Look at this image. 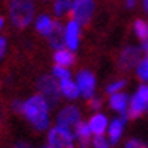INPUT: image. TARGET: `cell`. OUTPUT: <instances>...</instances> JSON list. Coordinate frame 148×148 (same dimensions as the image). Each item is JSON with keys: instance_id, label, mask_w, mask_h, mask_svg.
Returning <instances> with one entry per match:
<instances>
[{"instance_id": "cell-1", "label": "cell", "mask_w": 148, "mask_h": 148, "mask_svg": "<svg viewBox=\"0 0 148 148\" xmlns=\"http://www.w3.org/2000/svg\"><path fill=\"white\" fill-rule=\"evenodd\" d=\"M21 113L38 132H44L50 127V106L39 94L32 95L26 101H23Z\"/></svg>"}, {"instance_id": "cell-2", "label": "cell", "mask_w": 148, "mask_h": 148, "mask_svg": "<svg viewBox=\"0 0 148 148\" xmlns=\"http://www.w3.org/2000/svg\"><path fill=\"white\" fill-rule=\"evenodd\" d=\"M9 17L11 23L17 29L27 27L35 17V2L33 0H11Z\"/></svg>"}, {"instance_id": "cell-3", "label": "cell", "mask_w": 148, "mask_h": 148, "mask_svg": "<svg viewBox=\"0 0 148 148\" xmlns=\"http://www.w3.org/2000/svg\"><path fill=\"white\" fill-rule=\"evenodd\" d=\"M36 88L39 91V95H42L47 104L50 106V109L58 107V104L60 103V98H62L60 88H59V80H56L53 76H42L39 77Z\"/></svg>"}, {"instance_id": "cell-4", "label": "cell", "mask_w": 148, "mask_h": 148, "mask_svg": "<svg viewBox=\"0 0 148 148\" xmlns=\"http://www.w3.org/2000/svg\"><path fill=\"white\" fill-rule=\"evenodd\" d=\"M74 133L70 129L55 125L49 129L47 134V145L50 148H76L74 145Z\"/></svg>"}, {"instance_id": "cell-5", "label": "cell", "mask_w": 148, "mask_h": 148, "mask_svg": "<svg viewBox=\"0 0 148 148\" xmlns=\"http://www.w3.org/2000/svg\"><path fill=\"white\" fill-rule=\"evenodd\" d=\"M95 2L94 0H77L71 8V18L80 26H86L94 15Z\"/></svg>"}, {"instance_id": "cell-6", "label": "cell", "mask_w": 148, "mask_h": 148, "mask_svg": "<svg viewBox=\"0 0 148 148\" xmlns=\"http://www.w3.org/2000/svg\"><path fill=\"white\" fill-rule=\"evenodd\" d=\"M80 121H82L80 109L74 104H68V106H65L59 110L58 116H56V125H60V127H65V129L73 130Z\"/></svg>"}, {"instance_id": "cell-7", "label": "cell", "mask_w": 148, "mask_h": 148, "mask_svg": "<svg viewBox=\"0 0 148 148\" xmlns=\"http://www.w3.org/2000/svg\"><path fill=\"white\" fill-rule=\"evenodd\" d=\"M76 83L80 91V95L83 98L89 100L94 97V94H95V77L89 70L79 71L76 76Z\"/></svg>"}, {"instance_id": "cell-8", "label": "cell", "mask_w": 148, "mask_h": 148, "mask_svg": "<svg viewBox=\"0 0 148 148\" xmlns=\"http://www.w3.org/2000/svg\"><path fill=\"white\" fill-rule=\"evenodd\" d=\"M140 47H133L129 45L121 51V55L118 58V65L121 70H130L134 65H138V62L140 60Z\"/></svg>"}, {"instance_id": "cell-9", "label": "cell", "mask_w": 148, "mask_h": 148, "mask_svg": "<svg viewBox=\"0 0 148 148\" xmlns=\"http://www.w3.org/2000/svg\"><path fill=\"white\" fill-rule=\"evenodd\" d=\"M65 45L71 51H76L80 45V24L74 20L65 26Z\"/></svg>"}, {"instance_id": "cell-10", "label": "cell", "mask_w": 148, "mask_h": 148, "mask_svg": "<svg viewBox=\"0 0 148 148\" xmlns=\"http://www.w3.org/2000/svg\"><path fill=\"white\" fill-rule=\"evenodd\" d=\"M47 38H49L50 47H51V49H55V51L64 49V47H65V27L62 26V23L56 20V21L53 23V29L50 32V35Z\"/></svg>"}, {"instance_id": "cell-11", "label": "cell", "mask_w": 148, "mask_h": 148, "mask_svg": "<svg viewBox=\"0 0 148 148\" xmlns=\"http://www.w3.org/2000/svg\"><path fill=\"white\" fill-rule=\"evenodd\" d=\"M129 101H130V98L127 97L125 94L116 92V94H112V95H110L109 106H110V109L119 112L121 118L129 119V113H127V110H129Z\"/></svg>"}, {"instance_id": "cell-12", "label": "cell", "mask_w": 148, "mask_h": 148, "mask_svg": "<svg viewBox=\"0 0 148 148\" xmlns=\"http://www.w3.org/2000/svg\"><path fill=\"white\" fill-rule=\"evenodd\" d=\"M88 124L94 136H103L109 129V121H107V116L103 115V113H94Z\"/></svg>"}, {"instance_id": "cell-13", "label": "cell", "mask_w": 148, "mask_h": 148, "mask_svg": "<svg viewBox=\"0 0 148 148\" xmlns=\"http://www.w3.org/2000/svg\"><path fill=\"white\" fill-rule=\"evenodd\" d=\"M125 118H115L109 124V129H107V134H109V144L110 145H116L119 142L121 136H123V130L125 125Z\"/></svg>"}, {"instance_id": "cell-14", "label": "cell", "mask_w": 148, "mask_h": 148, "mask_svg": "<svg viewBox=\"0 0 148 148\" xmlns=\"http://www.w3.org/2000/svg\"><path fill=\"white\" fill-rule=\"evenodd\" d=\"M147 109H148V101L142 100L138 94H134L129 101V110H127V113H129V118L134 119L142 115Z\"/></svg>"}, {"instance_id": "cell-15", "label": "cell", "mask_w": 148, "mask_h": 148, "mask_svg": "<svg viewBox=\"0 0 148 148\" xmlns=\"http://www.w3.org/2000/svg\"><path fill=\"white\" fill-rule=\"evenodd\" d=\"M53 60H55V64L59 65V66H65V68H68L71 66L74 62H76V55L70 50V49H60V50H56L55 51V56H53Z\"/></svg>"}, {"instance_id": "cell-16", "label": "cell", "mask_w": 148, "mask_h": 148, "mask_svg": "<svg viewBox=\"0 0 148 148\" xmlns=\"http://www.w3.org/2000/svg\"><path fill=\"white\" fill-rule=\"evenodd\" d=\"M59 88H60V94L62 97L68 98V100H76L80 97V91L77 88V83L71 79L66 80H60L59 82Z\"/></svg>"}, {"instance_id": "cell-17", "label": "cell", "mask_w": 148, "mask_h": 148, "mask_svg": "<svg viewBox=\"0 0 148 148\" xmlns=\"http://www.w3.org/2000/svg\"><path fill=\"white\" fill-rule=\"evenodd\" d=\"M53 23H55V20H51L47 14H42L36 18L35 21V29L38 33H41L42 36H49L50 32L53 29Z\"/></svg>"}, {"instance_id": "cell-18", "label": "cell", "mask_w": 148, "mask_h": 148, "mask_svg": "<svg viewBox=\"0 0 148 148\" xmlns=\"http://www.w3.org/2000/svg\"><path fill=\"white\" fill-rule=\"evenodd\" d=\"M77 0H56L55 5H53V11H55V14L58 17L64 15L65 12L71 11V8L74 6V3H76Z\"/></svg>"}, {"instance_id": "cell-19", "label": "cell", "mask_w": 148, "mask_h": 148, "mask_svg": "<svg viewBox=\"0 0 148 148\" xmlns=\"http://www.w3.org/2000/svg\"><path fill=\"white\" fill-rule=\"evenodd\" d=\"M133 29L136 36L140 39V41H147L148 39V24L144 21V20H136L133 23Z\"/></svg>"}, {"instance_id": "cell-20", "label": "cell", "mask_w": 148, "mask_h": 148, "mask_svg": "<svg viewBox=\"0 0 148 148\" xmlns=\"http://www.w3.org/2000/svg\"><path fill=\"white\" fill-rule=\"evenodd\" d=\"M136 74L142 82H148V59H140L136 65Z\"/></svg>"}, {"instance_id": "cell-21", "label": "cell", "mask_w": 148, "mask_h": 148, "mask_svg": "<svg viewBox=\"0 0 148 148\" xmlns=\"http://www.w3.org/2000/svg\"><path fill=\"white\" fill-rule=\"evenodd\" d=\"M51 76L55 77L56 80H66V79H71V73L68 68L65 66H59V65H55L53 66V71H51Z\"/></svg>"}, {"instance_id": "cell-22", "label": "cell", "mask_w": 148, "mask_h": 148, "mask_svg": "<svg viewBox=\"0 0 148 148\" xmlns=\"http://www.w3.org/2000/svg\"><path fill=\"white\" fill-rule=\"evenodd\" d=\"M125 83H127V82H125L124 79L115 80V82H112V83H110V85L106 88V92H107V94H110V95H112V94H116V92H119L121 89L124 88Z\"/></svg>"}, {"instance_id": "cell-23", "label": "cell", "mask_w": 148, "mask_h": 148, "mask_svg": "<svg viewBox=\"0 0 148 148\" xmlns=\"http://www.w3.org/2000/svg\"><path fill=\"white\" fill-rule=\"evenodd\" d=\"M92 145H94V148H109V140H107L106 138H103V136H95L94 138V140H92Z\"/></svg>"}, {"instance_id": "cell-24", "label": "cell", "mask_w": 148, "mask_h": 148, "mask_svg": "<svg viewBox=\"0 0 148 148\" xmlns=\"http://www.w3.org/2000/svg\"><path fill=\"white\" fill-rule=\"evenodd\" d=\"M101 104H103V101H101V98H100V97H95V95H94L92 98H89V100H88V106H89V109L95 110V112H98L100 109H101Z\"/></svg>"}, {"instance_id": "cell-25", "label": "cell", "mask_w": 148, "mask_h": 148, "mask_svg": "<svg viewBox=\"0 0 148 148\" xmlns=\"http://www.w3.org/2000/svg\"><path fill=\"white\" fill-rule=\"evenodd\" d=\"M124 148H147V145L142 142V140H139V139H129L125 142Z\"/></svg>"}, {"instance_id": "cell-26", "label": "cell", "mask_w": 148, "mask_h": 148, "mask_svg": "<svg viewBox=\"0 0 148 148\" xmlns=\"http://www.w3.org/2000/svg\"><path fill=\"white\" fill-rule=\"evenodd\" d=\"M138 95L142 98V100H145V101H148V83H144V85H140L139 88H138Z\"/></svg>"}, {"instance_id": "cell-27", "label": "cell", "mask_w": 148, "mask_h": 148, "mask_svg": "<svg viewBox=\"0 0 148 148\" xmlns=\"http://www.w3.org/2000/svg\"><path fill=\"white\" fill-rule=\"evenodd\" d=\"M6 51V38H0V59L3 58Z\"/></svg>"}, {"instance_id": "cell-28", "label": "cell", "mask_w": 148, "mask_h": 148, "mask_svg": "<svg viewBox=\"0 0 148 148\" xmlns=\"http://www.w3.org/2000/svg\"><path fill=\"white\" fill-rule=\"evenodd\" d=\"M12 107H14V110H17L18 113H21V109H23V101H20V100H15V101L12 103Z\"/></svg>"}, {"instance_id": "cell-29", "label": "cell", "mask_w": 148, "mask_h": 148, "mask_svg": "<svg viewBox=\"0 0 148 148\" xmlns=\"http://www.w3.org/2000/svg\"><path fill=\"white\" fill-rule=\"evenodd\" d=\"M14 148H33V147H32V145H29L27 142H18Z\"/></svg>"}, {"instance_id": "cell-30", "label": "cell", "mask_w": 148, "mask_h": 148, "mask_svg": "<svg viewBox=\"0 0 148 148\" xmlns=\"http://www.w3.org/2000/svg\"><path fill=\"white\" fill-rule=\"evenodd\" d=\"M140 50H142L144 53H147V51H148V39H147V41H142V45H140Z\"/></svg>"}, {"instance_id": "cell-31", "label": "cell", "mask_w": 148, "mask_h": 148, "mask_svg": "<svg viewBox=\"0 0 148 148\" xmlns=\"http://www.w3.org/2000/svg\"><path fill=\"white\" fill-rule=\"evenodd\" d=\"M134 3H136V0H125V6H127V8H133Z\"/></svg>"}, {"instance_id": "cell-32", "label": "cell", "mask_w": 148, "mask_h": 148, "mask_svg": "<svg viewBox=\"0 0 148 148\" xmlns=\"http://www.w3.org/2000/svg\"><path fill=\"white\" fill-rule=\"evenodd\" d=\"M144 2V8H145V11H148V0H142Z\"/></svg>"}, {"instance_id": "cell-33", "label": "cell", "mask_w": 148, "mask_h": 148, "mask_svg": "<svg viewBox=\"0 0 148 148\" xmlns=\"http://www.w3.org/2000/svg\"><path fill=\"white\" fill-rule=\"evenodd\" d=\"M3 23H5V20H3V17H0V30H2V27H3Z\"/></svg>"}, {"instance_id": "cell-34", "label": "cell", "mask_w": 148, "mask_h": 148, "mask_svg": "<svg viewBox=\"0 0 148 148\" xmlns=\"http://www.w3.org/2000/svg\"><path fill=\"white\" fill-rule=\"evenodd\" d=\"M41 148H50V147H49V145H47V144H45V145H42Z\"/></svg>"}, {"instance_id": "cell-35", "label": "cell", "mask_w": 148, "mask_h": 148, "mask_svg": "<svg viewBox=\"0 0 148 148\" xmlns=\"http://www.w3.org/2000/svg\"><path fill=\"white\" fill-rule=\"evenodd\" d=\"M145 58H147V59H148V51H147V56H145Z\"/></svg>"}]
</instances>
